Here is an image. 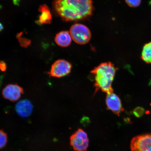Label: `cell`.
<instances>
[{
  "label": "cell",
  "instance_id": "cell-1",
  "mask_svg": "<svg viewBox=\"0 0 151 151\" xmlns=\"http://www.w3.org/2000/svg\"><path fill=\"white\" fill-rule=\"evenodd\" d=\"M54 8L66 21L83 19L89 16L93 11L91 0H55Z\"/></svg>",
  "mask_w": 151,
  "mask_h": 151
},
{
  "label": "cell",
  "instance_id": "cell-2",
  "mask_svg": "<svg viewBox=\"0 0 151 151\" xmlns=\"http://www.w3.org/2000/svg\"><path fill=\"white\" fill-rule=\"evenodd\" d=\"M117 68L111 62L102 63L91 71L96 90L107 93L113 92L112 82Z\"/></svg>",
  "mask_w": 151,
  "mask_h": 151
},
{
  "label": "cell",
  "instance_id": "cell-3",
  "mask_svg": "<svg viewBox=\"0 0 151 151\" xmlns=\"http://www.w3.org/2000/svg\"><path fill=\"white\" fill-rule=\"evenodd\" d=\"M70 33L73 41L79 45L86 44L91 37L90 29L86 26L81 24H73L70 28Z\"/></svg>",
  "mask_w": 151,
  "mask_h": 151
},
{
  "label": "cell",
  "instance_id": "cell-4",
  "mask_svg": "<svg viewBox=\"0 0 151 151\" xmlns=\"http://www.w3.org/2000/svg\"><path fill=\"white\" fill-rule=\"evenodd\" d=\"M71 146L75 151H86L89 145L87 134L79 128L70 137Z\"/></svg>",
  "mask_w": 151,
  "mask_h": 151
},
{
  "label": "cell",
  "instance_id": "cell-5",
  "mask_svg": "<svg viewBox=\"0 0 151 151\" xmlns=\"http://www.w3.org/2000/svg\"><path fill=\"white\" fill-rule=\"evenodd\" d=\"M72 65L69 62L64 60H59L52 64L48 73L50 77L60 78L70 73Z\"/></svg>",
  "mask_w": 151,
  "mask_h": 151
},
{
  "label": "cell",
  "instance_id": "cell-6",
  "mask_svg": "<svg viewBox=\"0 0 151 151\" xmlns=\"http://www.w3.org/2000/svg\"><path fill=\"white\" fill-rule=\"evenodd\" d=\"M131 151H151V133L137 136L132 139Z\"/></svg>",
  "mask_w": 151,
  "mask_h": 151
},
{
  "label": "cell",
  "instance_id": "cell-7",
  "mask_svg": "<svg viewBox=\"0 0 151 151\" xmlns=\"http://www.w3.org/2000/svg\"><path fill=\"white\" fill-rule=\"evenodd\" d=\"M23 93L22 87L17 84H9L3 88L2 95L5 99L15 102L20 99Z\"/></svg>",
  "mask_w": 151,
  "mask_h": 151
},
{
  "label": "cell",
  "instance_id": "cell-8",
  "mask_svg": "<svg viewBox=\"0 0 151 151\" xmlns=\"http://www.w3.org/2000/svg\"><path fill=\"white\" fill-rule=\"evenodd\" d=\"M106 102L107 108L114 114L119 115L123 111L120 98L113 92L107 93Z\"/></svg>",
  "mask_w": 151,
  "mask_h": 151
},
{
  "label": "cell",
  "instance_id": "cell-9",
  "mask_svg": "<svg viewBox=\"0 0 151 151\" xmlns=\"http://www.w3.org/2000/svg\"><path fill=\"white\" fill-rule=\"evenodd\" d=\"M16 110L18 114L22 117H27L31 114L33 110V106L28 100H22L17 103Z\"/></svg>",
  "mask_w": 151,
  "mask_h": 151
},
{
  "label": "cell",
  "instance_id": "cell-10",
  "mask_svg": "<svg viewBox=\"0 0 151 151\" xmlns=\"http://www.w3.org/2000/svg\"><path fill=\"white\" fill-rule=\"evenodd\" d=\"M39 11L41 13L36 23L39 25L50 24L52 22V16L48 7L46 4L40 6Z\"/></svg>",
  "mask_w": 151,
  "mask_h": 151
},
{
  "label": "cell",
  "instance_id": "cell-11",
  "mask_svg": "<svg viewBox=\"0 0 151 151\" xmlns=\"http://www.w3.org/2000/svg\"><path fill=\"white\" fill-rule=\"evenodd\" d=\"M55 40L58 46L62 47H66L70 45L72 37L69 32L63 31L57 34Z\"/></svg>",
  "mask_w": 151,
  "mask_h": 151
},
{
  "label": "cell",
  "instance_id": "cell-12",
  "mask_svg": "<svg viewBox=\"0 0 151 151\" xmlns=\"http://www.w3.org/2000/svg\"><path fill=\"white\" fill-rule=\"evenodd\" d=\"M141 58L146 63H151V42L147 43L143 46Z\"/></svg>",
  "mask_w": 151,
  "mask_h": 151
},
{
  "label": "cell",
  "instance_id": "cell-13",
  "mask_svg": "<svg viewBox=\"0 0 151 151\" xmlns=\"http://www.w3.org/2000/svg\"><path fill=\"white\" fill-rule=\"evenodd\" d=\"M22 32L18 34L17 36V38L18 39L21 46L24 48H27L31 44V40L26 38L22 37Z\"/></svg>",
  "mask_w": 151,
  "mask_h": 151
},
{
  "label": "cell",
  "instance_id": "cell-14",
  "mask_svg": "<svg viewBox=\"0 0 151 151\" xmlns=\"http://www.w3.org/2000/svg\"><path fill=\"white\" fill-rule=\"evenodd\" d=\"M7 142V134L2 130H0V149L3 148L6 145Z\"/></svg>",
  "mask_w": 151,
  "mask_h": 151
},
{
  "label": "cell",
  "instance_id": "cell-15",
  "mask_svg": "<svg viewBox=\"0 0 151 151\" xmlns=\"http://www.w3.org/2000/svg\"><path fill=\"white\" fill-rule=\"evenodd\" d=\"M126 3L131 7H136L140 4L141 0H125Z\"/></svg>",
  "mask_w": 151,
  "mask_h": 151
},
{
  "label": "cell",
  "instance_id": "cell-16",
  "mask_svg": "<svg viewBox=\"0 0 151 151\" xmlns=\"http://www.w3.org/2000/svg\"><path fill=\"white\" fill-rule=\"evenodd\" d=\"M144 112V109L140 107H138L134 110V114L137 117H139L142 116Z\"/></svg>",
  "mask_w": 151,
  "mask_h": 151
},
{
  "label": "cell",
  "instance_id": "cell-17",
  "mask_svg": "<svg viewBox=\"0 0 151 151\" xmlns=\"http://www.w3.org/2000/svg\"><path fill=\"white\" fill-rule=\"evenodd\" d=\"M6 69V65L5 62L3 61H0V70L1 71H4Z\"/></svg>",
  "mask_w": 151,
  "mask_h": 151
},
{
  "label": "cell",
  "instance_id": "cell-18",
  "mask_svg": "<svg viewBox=\"0 0 151 151\" xmlns=\"http://www.w3.org/2000/svg\"><path fill=\"white\" fill-rule=\"evenodd\" d=\"M3 29V26L1 22H0V31H2Z\"/></svg>",
  "mask_w": 151,
  "mask_h": 151
}]
</instances>
